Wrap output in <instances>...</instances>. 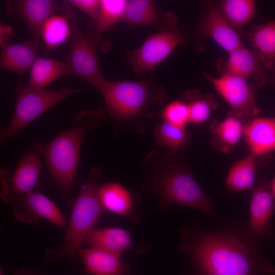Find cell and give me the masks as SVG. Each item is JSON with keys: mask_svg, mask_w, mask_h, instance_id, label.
<instances>
[{"mask_svg": "<svg viewBox=\"0 0 275 275\" xmlns=\"http://www.w3.org/2000/svg\"><path fill=\"white\" fill-rule=\"evenodd\" d=\"M15 275H35V274L30 270L21 268V269H18L15 272Z\"/></svg>", "mask_w": 275, "mask_h": 275, "instance_id": "836d02e7", "label": "cell"}, {"mask_svg": "<svg viewBox=\"0 0 275 275\" xmlns=\"http://www.w3.org/2000/svg\"><path fill=\"white\" fill-rule=\"evenodd\" d=\"M123 21L129 26H154L158 30L177 29L178 17L171 11L162 12L149 0H130Z\"/></svg>", "mask_w": 275, "mask_h": 275, "instance_id": "5bb4252c", "label": "cell"}, {"mask_svg": "<svg viewBox=\"0 0 275 275\" xmlns=\"http://www.w3.org/2000/svg\"><path fill=\"white\" fill-rule=\"evenodd\" d=\"M102 173L99 166L93 167L87 179L81 184L62 242L54 250L46 253L47 258H64L73 261L88 234L94 228L104 210L100 201L98 183Z\"/></svg>", "mask_w": 275, "mask_h": 275, "instance_id": "5b68a950", "label": "cell"}, {"mask_svg": "<svg viewBox=\"0 0 275 275\" xmlns=\"http://www.w3.org/2000/svg\"><path fill=\"white\" fill-rule=\"evenodd\" d=\"M217 7L236 30L243 28L256 14V3L253 0H225L221 2Z\"/></svg>", "mask_w": 275, "mask_h": 275, "instance_id": "d4e9b609", "label": "cell"}, {"mask_svg": "<svg viewBox=\"0 0 275 275\" xmlns=\"http://www.w3.org/2000/svg\"><path fill=\"white\" fill-rule=\"evenodd\" d=\"M229 54L223 72L251 79L257 87H262L268 81V75L253 49L242 46Z\"/></svg>", "mask_w": 275, "mask_h": 275, "instance_id": "2e32d148", "label": "cell"}, {"mask_svg": "<svg viewBox=\"0 0 275 275\" xmlns=\"http://www.w3.org/2000/svg\"><path fill=\"white\" fill-rule=\"evenodd\" d=\"M44 146L34 143L24 153L15 170H1V197L7 203H13L19 197L34 190L41 168Z\"/></svg>", "mask_w": 275, "mask_h": 275, "instance_id": "ba28073f", "label": "cell"}, {"mask_svg": "<svg viewBox=\"0 0 275 275\" xmlns=\"http://www.w3.org/2000/svg\"><path fill=\"white\" fill-rule=\"evenodd\" d=\"M180 238L179 251L194 265L188 275H275L248 225L206 230L184 224Z\"/></svg>", "mask_w": 275, "mask_h": 275, "instance_id": "6da1fadb", "label": "cell"}, {"mask_svg": "<svg viewBox=\"0 0 275 275\" xmlns=\"http://www.w3.org/2000/svg\"><path fill=\"white\" fill-rule=\"evenodd\" d=\"M13 35V29L10 26L3 22L0 25V45L1 46L9 43L8 41Z\"/></svg>", "mask_w": 275, "mask_h": 275, "instance_id": "d6a6232c", "label": "cell"}, {"mask_svg": "<svg viewBox=\"0 0 275 275\" xmlns=\"http://www.w3.org/2000/svg\"><path fill=\"white\" fill-rule=\"evenodd\" d=\"M96 89L112 119L117 125L137 130L139 127L142 129L140 121L150 117L152 108L163 104L166 99L164 88L152 80H106Z\"/></svg>", "mask_w": 275, "mask_h": 275, "instance_id": "277c9868", "label": "cell"}, {"mask_svg": "<svg viewBox=\"0 0 275 275\" xmlns=\"http://www.w3.org/2000/svg\"><path fill=\"white\" fill-rule=\"evenodd\" d=\"M77 253L87 275H130L129 265L121 254L81 246Z\"/></svg>", "mask_w": 275, "mask_h": 275, "instance_id": "e0dca14e", "label": "cell"}, {"mask_svg": "<svg viewBox=\"0 0 275 275\" xmlns=\"http://www.w3.org/2000/svg\"><path fill=\"white\" fill-rule=\"evenodd\" d=\"M6 11L25 23L33 38L39 41L42 26L54 13L61 10L67 17L74 14L68 1L60 3L51 0H12L5 2Z\"/></svg>", "mask_w": 275, "mask_h": 275, "instance_id": "8fae6325", "label": "cell"}, {"mask_svg": "<svg viewBox=\"0 0 275 275\" xmlns=\"http://www.w3.org/2000/svg\"><path fill=\"white\" fill-rule=\"evenodd\" d=\"M126 0H100V10L93 28L95 33L101 37L102 33L111 30L124 19L127 4Z\"/></svg>", "mask_w": 275, "mask_h": 275, "instance_id": "f1b7e54d", "label": "cell"}, {"mask_svg": "<svg viewBox=\"0 0 275 275\" xmlns=\"http://www.w3.org/2000/svg\"><path fill=\"white\" fill-rule=\"evenodd\" d=\"M273 73L272 76V77L271 78V81L273 82V83H275V70L273 71Z\"/></svg>", "mask_w": 275, "mask_h": 275, "instance_id": "d590c367", "label": "cell"}, {"mask_svg": "<svg viewBox=\"0 0 275 275\" xmlns=\"http://www.w3.org/2000/svg\"><path fill=\"white\" fill-rule=\"evenodd\" d=\"M80 91V89H73L67 87L49 90L19 84L10 122L6 127L1 129V145L13 139L29 124L56 104Z\"/></svg>", "mask_w": 275, "mask_h": 275, "instance_id": "8992f818", "label": "cell"}, {"mask_svg": "<svg viewBox=\"0 0 275 275\" xmlns=\"http://www.w3.org/2000/svg\"><path fill=\"white\" fill-rule=\"evenodd\" d=\"M0 275H4V272L2 270H1Z\"/></svg>", "mask_w": 275, "mask_h": 275, "instance_id": "8d00e7d4", "label": "cell"}, {"mask_svg": "<svg viewBox=\"0 0 275 275\" xmlns=\"http://www.w3.org/2000/svg\"><path fill=\"white\" fill-rule=\"evenodd\" d=\"M68 74L69 69L63 61L38 57L30 70L29 86L44 89L53 81Z\"/></svg>", "mask_w": 275, "mask_h": 275, "instance_id": "603a6c76", "label": "cell"}, {"mask_svg": "<svg viewBox=\"0 0 275 275\" xmlns=\"http://www.w3.org/2000/svg\"><path fill=\"white\" fill-rule=\"evenodd\" d=\"M104 115L101 109L78 111L72 120L71 127L44 146L43 155L50 174L63 190L72 187L84 139L100 127Z\"/></svg>", "mask_w": 275, "mask_h": 275, "instance_id": "3957f363", "label": "cell"}, {"mask_svg": "<svg viewBox=\"0 0 275 275\" xmlns=\"http://www.w3.org/2000/svg\"><path fill=\"white\" fill-rule=\"evenodd\" d=\"M38 42L32 38L21 43L1 46V67L19 75L30 70L38 58Z\"/></svg>", "mask_w": 275, "mask_h": 275, "instance_id": "ffe728a7", "label": "cell"}, {"mask_svg": "<svg viewBox=\"0 0 275 275\" xmlns=\"http://www.w3.org/2000/svg\"><path fill=\"white\" fill-rule=\"evenodd\" d=\"M204 76L231 107L233 113L241 121L252 119L260 112L257 105L254 87L246 79L224 72L217 77L207 74Z\"/></svg>", "mask_w": 275, "mask_h": 275, "instance_id": "30bf717a", "label": "cell"}, {"mask_svg": "<svg viewBox=\"0 0 275 275\" xmlns=\"http://www.w3.org/2000/svg\"><path fill=\"white\" fill-rule=\"evenodd\" d=\"M196 34L200 38L212 39L228 53L243 46L236 30L227 21L217 7L211 4L203 7L196 27Z\"/></svg>", "mask_w": 275, "mask_h": 275, "instance_id": "7c38bea8", "label": "cell"}, {"mask_svg": "<svg viewBox=\"0 0 275 275\" xmlns=\"http://www.w3.org/2000/svg\"><path fill=\"white\" fill-rule=\"evenodd\" d=\"M84 244L121 255L135 248L129 231L119 227L95 228L88 234Z\"/></svg>", "mask_w": 275, "mask_h": 275, "instance_id": "44dd1931", "label": "cell"}, {"mask_svg": "<svg viewBox=\"0 0 275 275\" xmlns=\"http://www.w3.org/2000/svg\"><path fill=\"white\" fill-rule=\"evenodd\" d=\"M243 136L256 157L275 151V118H253L243 126Z\"/></svg>", "mask_w": 275, "mask_h": 275, "instance_id": "d6986e66", "label": "cell"}, {"mask_svg": "<svg viewBox=\"0 0 275 275\" xmlns=\"http://www.w3.org/2000/svg\"><path fill=\"white\" fill-rule=\"evenodd\" d=\"M160 116L163 121L185 127L189 123L187 102L182 100L171 101L161 109Z\"/></svg>", "mask_w": 275, "mask_h": 275, "instance_id": "f546056e", "label": "cell"}, {"mask_svg": "<svg viewBox=\"0 0 275 275\" xmlns=\"http://www.w3.org/2000/svg\"><path fill=\"white\" fill-rule=\"evenodd\" d=\"M69 3L87 14L94 23L98 17L100 10L99 0H70Z\"/></svg>", "mask_w": 275, "mask_h": 275, "instance_id": "1f68e13d", "label": "cell"}, {"mask_svg": "<svg viewBox=\"0 0 275 275\" xmlns=\"http://www.w3.org/2000/svg\"><path fill=\"white\" fill-rule=\"evenodd\" d=\"M185 39V35L178 28L158 30L129 52L127 60L136 74H144L164 61Z\"/></svg>", "mask_w": 275, "mask_h": 275, "instance_id": "9c48e42d", "label": "cell"}, {"mask_svg": "<svg viewBox=\"0 0 275 275\" xmlns=\"http://www.w3.org/2000/svg\"><path fill=\"white\" fill-rule=\"evenodd\" d=\"M271 191L275 198V178H273L270 184Z\"/></svg>", "mask_w": 275, "mask_h": 275, "instance_id": "e575fe53", "label": "cell"}, {"mask_svg": "<svg viewBox=\"0 0 275 275\" xmlns=\"http://www.w3.org/2000/svg\"><path fill=\"white\" fill-rule=\"evenodd\" d=\"M274 199L270 186L266 184L253 189L248 226L251 233L261 240L272 236L270 221L275 209Z\"/></svg>", "mask_w": 275, "mask_h": 275, "instance_id": "9a60e30c", "label": "cell"}, {"mask_svg": "<svg viewBox=\"0 0 275 275\" xmlns=\"http://www.w3.org/2000/svg\"><path fill=\"white\" fill-rule=\"evenodd\" d=\"M247 36L263 68L275 70V20L253 26Z\"/></svg>", "mask_w": 275, "mask_h": 275, "instance_id": "7402d4cb", "label": "cell"}, {"mask_svg": "<svg viewBox=\"0 0 275 275\" xmlns=\"http://www.w3.org/2000/svg\"><path fill=\"white\" fill-rule=\"evenodd\" d=\"M178 151L154 149L148 154L141 164L144 190L156 195L161 207L182 205L217 217L211 199L178 161Z\"/></svg>", "mask_w": 275, "mask_h": 275, "instance_id": "7a4b0ae2", "label": "cell"}, {"mask_svg": "<svg viewBox=\"0 0 275 275\" xmlns=\"http://www.w3.org/2000/svg\"><path fill=\"white\" fill-rule=\"evenodd\" d=\"M12 210L15 217L22 223L33 224L40 217L62 228L66 227L68 221L58 207L44 194L32 191L16 200Z\"/></svg>", "mask_w": 275, "mask_h": 275, "instance_id": "4fadbf2b", "label": "cell"}, {"mask_svg": "<svg viewBox=\"0 0 275 275\" xmlns=\"http://www.w3.org/2000/svg\"><path fill=\"white\" fill-rule=\"evenodd\" d=\"M72 24L66 16L53 15L44 23L40 33V39L46 47L50 50L64 43L70 37Z\"/></svg>", "mask_w": 275, "mask_h": 275, "instance_id": "83f0119b", "label": "cell"}, {"mask_svg": "<svg viewBox=\"0 0 275 275\" xmlns=\"http://www.w3.org/2000/svg\"><path fill=\"white\" fill-rule=\"evenodd\" d=\"M211 131L214 134L216 144L223 151L234 147L243 135L242 121L233 113L222 122L213 125Z\"/></svg>", "mask_w": 275, "mask_h": 275, "instance_id": "4316f807", "label": "cell"}, {"mask_svg": "<svg viewBox=\"0 0 275 275\" xmlns=\"http://www.w3.org/2000/svg\"><path fill=\"white\" fill-rule=\"evenodd\" d=\"M99 195L104 210L134 221L136 214V199L132 191L116 182L99 185Z\"/></svg>", "mask_w": 275, "mask_h": 275, "instance_id": "ac0fdd59", "label": "cell"}, {"mask_svg": "<svg viewBox=\"0 0 275 275\" xmlns=\"http://www.w3.org/2000/svg\"><path fill=\"white\" fill-rule=\"evenodd\" d=\"M256 158L250 154L231 166L226 180L230 190L242 191L253 189L257 167Z\"/></svg>", "mask_w": 275, "mask_h": 275, "instance_id": "cb8c5ba5", "label": "cell"}, {"mask_svg": "<svg viewBox=\"0 0 275 275\" xmlns=\"http://www.w3.org/2000/svg\"><path fill=\"white\" fill-rule=\"evenodd\" d=\"M189 109V123L200 124L210 117L211 106L207 99L195 98L187 102Z\"/></svg>", "mask_w": 275, "mask_h": 275, "instance_id": "4dcf8cb0", "label": "cell"}, {"mask_svg": "<svg viewBox=\"0 0 275 275\" xmlns=\"http://www.w3.org/2000/svg\"><path fill=\"white\" fill-rule=\"evenodd\" d=\"M91 31L85 35L76 22L72 23L70 50L63 61L70 74L84 79L97 88L107 79L101 72L98 60L101 38L93 28Z\"/></svg>", "mask_w": 275, "mask_h": 275, "instance_id": "52a82bcc", "label": "cell"}, {"mask_svg": "<svg viewBox=\"0 0 275 275\" xmlns=\"http://www.w3.org/2000/svg\"><path fill=\"white\" fill-rule=\"evenodd\" d=\"M157 146L174 151H180L187 146L190 138L185 127L162 121L153 129Z\"/></svg>", "mask_w": 275, "mask_h": 275, "instance_id": "484cf974", "label": "cell"}]
</instances>
